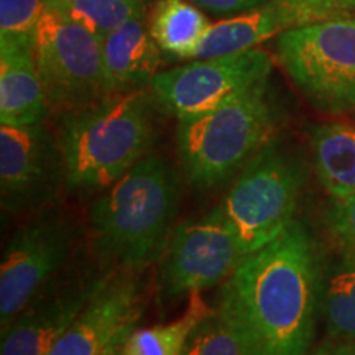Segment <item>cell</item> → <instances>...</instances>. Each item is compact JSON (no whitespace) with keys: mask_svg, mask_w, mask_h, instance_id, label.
Wrapping results in <instances>:
<instances>
[{"mask_svg":"<svg viewBox=\"0 0 355 355\" xmlns=\"http://www.w3.org/2000/svg\"><path fill=\"white\" fill-rule=\"evenodd\" d=\"M316 248L301 222L247 255L219 303L245 324L260 355H308L321 300Z\"/></svg>","mask_w":355,"mask_h":355,"instance_id":"1","label":"cell"},{"mask_svg":"<svg viewBox=\"0 0 355 355\" xmlns=\"http://www.w3.org/2000/svg\"><path fill=\"white\" fill-rule=\"evenodd\" d=\"M157 104L153 91L137 89L60 114L66 188L102 193L145 158L157 135Z\"/></svg>","mask_w":355,"mask_h":355,"instance_id":"2","label":"cell"},{"mask_svg":"<svg viewBox=\"0 0 355 355\" xmlns=\"http://www.w3.org/2000/svg\"><path fill=\"white\" fill-rule=\"evenodd\" d=\"M178 201V178L170 162L148 153L89 207V235L96 254L132 272L153 263L165 254Z\"/></svg>","mask_w":355,"mask_h":355,"instance_id":"3","label":"cell"},{"mask_svg":"<svg viewBox=\"0 0 355 355\" xmlns=\"http://www.w3.org/2000/svg\"><path fill=\"white\" fill-rule=\"evenodd\" d=\"M268 83H257L209 112L180 121L178 155L189 186L207 191L227 183L273 140L277 114Z\"/></svg>","mask_w":355,"mask_h":355,"instance_id":"4","label":"cell"},{"mask_svg":"<svg viewBox=\"0 0 355 355\" xmlns=\"http://www.w3.org/2000/svg\"><path fill=\"white\" fill-rule=\"evenodd\" d=\"M282 68L314 107L355 110V17L318 20L278 35Z\"/></svg>","mask_w":355,"mask_h":355,"instance_id":"5","label":"cell"},{"mask_svg":"<svg viewBox=\"0 0 355 355\" xmlns=\"http://www.w3.org/2000/svg\"><path fill=\"white\" fill-rule=\"evenodd\" d=\"M303 178L300 163L275 140L242 168L220 207L243 254L268 245L295 222Z\"/></svg>","mask_w":355,"mask_h":355,"instance_id":"6","label":"cell"},{"mask_svg":"<svg viewBox=\"0 0 355 355\" xmlns=\"http://www.w3.org/2000/svg\"><path fill=\"white\" fill-rule=\"evenodd\" d=\"M33 51L53 112H69L109 96L101 40L61 12L44 8L33 33Z\"/></svg>","mask_w":355,"mask_h":355,"instance_id":"7","label":"cell"},{"mask_svg":"<svg viewBox=\"0 0 355 355\" xmlns=\"http://www.w3.org/2000/svg\"><path fill=\"white\" fill-rule=\"evenodd\" d=\"M78 241V225L56 207L35 214L13 232L0 265L2 329L68 263Z\"/></svg>","mask_w":355,"mask_h":355,"instance_id":"8","label":"cell"},{"mask_svg":"<svg viewBox=\"0 0 355 355\" xmlns=\"http://www.w3.org/2000/svg\"><path fill=\"white\" fill-rule=\"evenodd\" d=\"M237 234L220 206L171 232L159 268L162 296L178 300L229 279L245 259Z\"/></svg>","mask_w":355,"mask_h":355,"instance_id":"9","label":"cell"},{"mask_svg":"<svg viewBox=\"0 0 355 355\" xmlns=\"http://www.w3.org/2000/svg\"><path fill=\"white\" fill-rule=\"evenodd\" d=\"M270 74L272 58L252 48L162 71L150 86L158 104L178 121H184L209 112L243 89L270 79Z\"/></svg>","mask_w":355,"mask_h":355,"instance_id":"10","label":"cell"},{"mask_svg":"<svg viewBox=\"0 0 355 355\" xmlns=\"http://www.w3.org/2000/svg\"><path fill=\"white\" fill-rule=\"evenodd\" d=\"M66 186L63 153L56 139L37 125L0 127V201L8 214L48 209Z\"/></svg>","mask_w":355,"mask_h":355,"instance_id":"11","label":"cell"},{"mask_svg":"<svg viewBox=\"0 0 355 355\" xmlns=\"http://www.w3.org/2000/svg\"><path fill=\"white\" fill-rule=\"evenodd\" d=\"M110 273L58 275L2 329L0 355H48Z\"/></svg>","mask_w":355,"mask_h":355,"instance_id":"12","label":"cell"},{"mask_svg":"<svg viewBox=\"0 0 355 355\" xmlns=\"http://www.w3.org/2000/svg\"><path fill=\"white\" fill-rule=\"evenodd\" d=\"M141 309L139 272L117 268L48 355H102L115 340L135 329Z\"/></svg>","mask_w":355,"mask_h":355,"instance_id":"13","label":"cell"},{"mask_svg":"<svg viewBox=\"0 0 355 355\" xmlns=\"http://www.w3.org/2000/svg\"><path fill=\"white\" fill-rule=\"evenodd\" d=\"M304 24H311L309 17L293 0H268L263 6L211 25L194 60H209L252 50L265 40Z\"/></svg>","mask_w":355,"mask_h":355,"instance_id":"14","label":"cell"},{"mask_svg":"<svg viewBox=\"0 0 355 355\" xmlns=\"http://www.w3.org/2000/svg\"><path fill=\"white\" fill-rule=\"evenodd\" d=\"M48 112L33 38H0V121L19 127L37 125Z\"/></svg>","mask_w":355,"mask_h":355,"instance_id":"15","label":"cell"},{"mask_svg":"<svg viewBox=\"0 0 355 355\" xmlns=\"http://www.w3.org/2000/svg\"><path fill=\"white\" fill-rule=\"evenodd\" d=\"M101 44L102 71L109 96L144 89L158 74L163 51L141 15L110 32Z\"/></svg>","mask_w":355,"mask_h":355,"instance_id":"16","label":"cell"},{"mask_svg":"<svg viewBox=\"0 0 355 355\" xmlns=\"http://www.w3.org/2000/svg\"><path fill=\"white\" fill-rule=\"evenodd\" d=\"M314 168L326 193L334 199L355 194V125L319 123L311 127Z\"/></svg>","mask_w":355,"mask_h":355,"instance_id":"17","label":"cell"},{"mask_svg":"<svg viewBox=\"0 0 355 355\" xmlns=\"http://www.w3.org/2000/svg\"><path fill=\"white\" fill-rule=\"evenodd\" d=\"M211 25L199 8L184 0H158L148 21L150 33L159 50L180 60H194Z\"/></svg>","mask_w":355,"mask_h":355,"instance_id":"18","label":"cell"},{"mask_svg":"<svg viewBox=\"0 0 355 355\" xmlns=\"http://www.w3.org/2000/svg\"><path fill=\"white\" fill-rule=\"evenodd\" d=\"M319 311L331 339L355 340V252L344 254L321 277Z\"/></svg>","mask_w":355,"mask_h":355,"instance_id":"19","label":"cell"},{"mask_svg":"<svg viewBox=\"0 0 355 355\" xmlns=\"http://www.w3.org/2000/svg\"><path fill=\"white\" fill-rule=\"evenodd\" d=\"M211 313L202 296L193 293L183 316L176 321L133 329L122 345V355H183L193 332Z\"/></svg>","mask_w":355,"mask_h":355,"instance_id":"20","label":"cell"},{"mask_svg":"<svg viewBox=\"0 0 355 355\" xmlns=\"http://www.w3.org/2000/svg\"><path fill=\"white\" fill-rule=\"evenodd\" d=\"M183 355H260L250 332L229 306L217 309L196 327Z\"/></svg>","mask_w":355,"mask_h":355,"instance_id":"21","label":"cell"},{"mask_svg":"<svg viewBox=\"0 0 355 355\" xmlns=\"http://www.w3.org/2000/svg\"><path fill=\"white\" fill-rule=\"evenodd\" d=\"M46 6L104 40L125 21L141 15V0H46Z\"/></svg>","mask_w":355,"mask_h":355,"instance_id":"22","label":"cell"},{"mask_svg":"<svg viewBox=\"0 0 355 355\" xmlns=\"http://www.w3.org/2000/svg\"><path fill=\"white\" fill-rule=\"evenodd\" d=\"M46 0H0V38H33Z\"/></svg>","mask_w":355,"mask_h":355,"instance_id":"23","label":"cell"},{"mask_svg":"<svg viewBox=\"0 0 355 355\" xmlns=\"http://www.w3.org/2000/svg\"><path fill=\"white\" fill-rule=\"evenodd\" d=\"M327 224L340 245L355 252V194L334 201L327 212Z\"/></svg>","mask_w":355,"mask_h":355,"instance_id":"24","label":"cell"},{"mask_svg":"<svg viewBox=\"0 0 355 355\" xmlns=\"http://www.w3.org/2000/svg\"><path fill=\"white\" fill-rule=\"evenodd\" d=\"M311 21L347 17L355 12V0H293Z\"/></svg>","mask_w":355,"mask_h":355,"instance_id":"25","label":"cell"},{"mask_svg":"<svg viewBox=\"0 0 355 355\" xmlns=\"http://www.w3.org/2000/svg\"><path fill=\"white\" fill-rule=\"evenodd\" d=\"M206 8V10L219 13V15H232V13H241L252 10V8L263 6L268 0H191Z\"/></svg>","mask_w":355,"mask_h":355,"instance_id":"26","label":"cell"},{"mask_svg":"<svg viewBox=\"0 0 355 355\" xmlns=\"http://www.w3.org/2000/svg\"><path fill=\"white\" fill-rule=\"evenodd\" d=\"M308 355H355V340L331 339V337H327L326 343L311 350Z\"/></svg>","mask_w":355,"mask_h":355,"instance_id":"27","label":"cell"},{"mask_svg":"<svg viewBox=\"0 0 355 355\" xmlns=\"http://www.w3.org/2000/svg\"><path fill=\"white\" fill-rule=\"evenodd\" d=\"M125 339H127V336H123V337H121V339L115 340V343L110 345V347L105 350L102 355H122V345H123V343H125Z\"/></svg>","mask_w":355,"mask_h":355,"instance_id":"28","label":"cell"}]
</instances>
